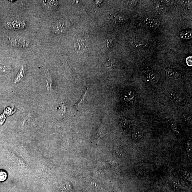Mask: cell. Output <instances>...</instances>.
Listing matches in <instances>:
<instances>
[{"instance_id": "20", "label": "cell", "mask_w": 192, "mask_h": 192, "mask_svg": "<svg viewBox=\"0 0 192 192\" xmlns=\"http://www.w3.org/2000/svg\"><path fill=\"white\" fill-rule=\"evenodd\" d=\"M143 136V133L141 131H136L134 132L132 135V138L134 140H137L141 139Z\"/></svg>"}, {"instance_id": "21", "label": "cell", "mask_w": 192, "mask_h": 192, "mask_svg": "<svg viewBox=\"0 0 192 192\" xmlns=\"http://www.w3.org/2000/svg\"><path fill=\"white\" fill-rule=\"evenodd\" d=\"M16 109L13 107H8L6 108L4 110V113L6 114L7 116L12 115L16 111Z\"/></svg>"}, {"instance_id": "2", "label": "cell", "mask_w": 192, "mask_h": 192, "mask_svg": "<svg viewBox=\"0 0 192 192\" xmlns=\"http://www.w3.org/2000/svg\"><path fill=\"white\" fill-rule=\"evenodd\" d=\"M26 24L23 21L14 20L7 22L5 23V27L11 29H24Z\"/></svg>"}, {"instance_id": "18", "label": "cell", "mask_w": 192, "mask_h": 192, "mask_svg": "<svg viewBox=\"0 0 192 192\" xmlns=\"http://www.w3.org/2000/svg\"><path fill=\"white\" fill-rule=\"evenodd\" d=\"M125 19L122 16L115 15L113 16V21L117 24H122L124 23Z\"/></svg>"}, {"instance_id": "7", "label": "cell", "mask_w": 192, "mask_h": 192, "mask_svg": "<svg viewBox=\"0 0 192 192\" xmlns=\"http://www.w3.org/2000/svg\"><path fill=\"white\" fill-rule=\"evenodd\" d=\"M67 27V23L65 21H59L54 26L52 32L59 33L64 31Z\"/></svg>"}, {"instance_id": "14", "label": "cell", "mask_w": 192, "mask_h": 192, "mask_svg": "<svg viewBox=\"0 0 192 192\" xmlns=\"http://www.w3.org/2000/svg\"><path fill=\"white\" fill-rule=\"evenodd\" d=\"M153 8L156 10V12L159 13H163L165 12L166 10L165 6L160 3L155 4L154 5Z\"/></svg>"}, {"instance_id": "16", "label": "cell", "mask_w": 192, "mask_h": 192, "mask_svg": "<svg viewBox=\"0 0 192 192\" xmlns=\"http://www.w3.org/2000/svg\"><path fill=\"white\" fill-rule=\"evenodd\" d=\"M134 97V93L132 91H127L124 94V98L126 101H131Z\"/></svg>"}, {"instance_id": "4", "label": "cell", "mask_w": 192, "mask_h": 192, "mask_svg": "<svg viewBox=\"0 0 192 192\" xmlns=\"http://www.w3.org/2000/svg\"><path fill=\"white\" fill-rule=\"evenodd\" d=\"M11 44L17 48H25L28 46L30 42L27 40L21 38H13L11 40Z\"/></svg>"}, {"instance_id": "25", "label": "cell", "mask_w": 192, "mask_h": 192, "mask_svg": "<svg viewBox=\"0 0 192 192\" xmlns=\"http://www.w3.org/2000/svg\"><path fill=\"white\" fill-rule=\"evenodd\" d=\"M179 96L178 94L174 92H171L169 94V97L171 101L175 102L176 100L178 98Z\"/></svg>"}, {"instance_id": "1", "label": "cell", "mask_w": 192, "mask_h": 192, "mask_svg": "<svg viewBox=\"0 0 192 192\" xmlns=\"http://www.w3.org/2000/svg\"><path fill=\"white\" fill-rule=\"evenodd\" d=\"M144 23L146 27L151 29L157 28L160 24V22L158 19L154 17H147L144 19Z\"/></svg>"}, {"instance_id": "27", "label": "cell", "mask_w": 192, "mask_h": 192, "mask_svg": "<svg viewBox=\"0 0 192 192\" xmlns=\"http://www.w3.org/2000/svg\"><path fill=\"white\" fill-rule=\"evenodd\" d=\"M138 1H128L127 2V4L130 6L134 7L137 5Z\"/></svg>"}, {"instance_id": "29", "label": "cell", "mask_w": 192, "mask_h": 192, "mask_svg": "<svg viewBox=\"0 0 192 192\" xmlns=\"http://www.w3.org/2000/svg\"><path fill=\"white\" fill-rule=\"evenodd\" d=\"M106 45L108 48H110V47H111L112 45H113L112 41L111 40H107Z\"/></svg>"}, {"instance_id": "5", "label": "cell", "mask_w": 192, "mask_h": 192, "mask_svg": "<svg viewBox=\"0 0 192 192\" xmlns=\"http://www.w3.org/2000/svg\"><path fill=\"white\" fill-rule=\"evenodd\" d=\"M146 79L148 80L152 83L156 84L159 81V77L156 73L149 69L146 70L144 73Z\"/></svg>"}, {"instance_id": "9", "label": "cell", "mask_w": 192, "mask_h": 192, "mask_svg": "<svg viewBox=\"0 0 192 192\" xmlns=\"http://www.w3.org/2000/svg\"><path fill=\"white\" fill-rule=\"evenodd\" d=\"M43 3L45 7L49 9H53L58 5L57 1H43Z\"/></svg>"}, {"instance_id": "10", "label": "cell", "mask_w": 192, "mask_h": 192, "mask_svg": "<svg viewBox=\"0 0 192 192\" xmlns=\"http://www.w3.org/2000/svg\"><path fill=\"white\" fill-rule=\"evenodd\" d=\"M179 36L181 39H189L192 37V32L190 30H185L179 32Z\"/></svg>"}, {"instance_id": "13", "label": "cell", "mask_w": 192, "mask_h": 192, "mask_svg": "<svg viewBox=\"0 0 192 192\" xmlns=\"http://www.w3.org/2000/svg\"><path fill=\"white\" fill-rule=\"evenodd\" d=\"M45 77L46 82V87L47 90L48 92H50L52 86V82L48 70L46 71L45 73Z\"/></svg>"}, {"instance_id": "11", "label": "cell", "mask_w": 192, "mask_h": 192, "mask_svg": "<svg viewBox=\"0 0 192 192\" xmlns=\"http://www.w3.org/2000/svg\"><path fill=\"white\" fill-rule=\"evenodd\" d=\"M88 87L87 86L86 90L84 93L81 96V98H80L79 100H78L77 102L75 105L74 106L77 110H79V108L84 103V101H85V96H86L87 93V91H88Z\"/></svg>"}, {"instance_id": "17", "label": "cell", "mask_w": 192, "mask_h": 192, "mask_svg": "<svg viewBox=\"0 0 192 192\" xmlns=\"http://www.w3.org/2000/svg\"><path fill=\"white\" fill-rule=\"evenodd\" d=\"M131 124L130 120L126 118L122 119L120 121V125L121 127L124 128H128Z\"/></svg>"}, {"instance_id": "19", "label": "cell", "mask_w": 192, "mask_h": 192, "mask_svg": "<svg viewBox=\"0 0 192 192\" xmlns=\"http://www.w3.org/2000/svg\"><path fill=\"white\" fill-rule=\"evenodd\" d=\"M186 102H187V101L184 97L179 96L175 103L179 105L182 106L185 105Z\"/></svg>"}, {"instance_id": "23", "label": "cell", "mask_w": 192, "mask_h": 192, "mask_svg": "<svg viewBox=\"0 0 192 192\" xmlns=\"http://www.w3.org/2000/svg\"><path fill=\"white\" fill-rule=\"evenodd\" d=\"M8 175L5 171L0 170V182H3L7 180Z\"/></svg>"}, {"instance_id": "3", "label": "cell", "mask_w": 192, "mask_h": 192, "mask_svg": "<svg viewBox=\"0 0 192 192\" xmlns=\"http://www.w3.org/2000/svg\"><path fill=\"white\" fill-rule=\"evenodd\" d=\"M129 44L131 48L135 49H141L145 48L147 44L144 41L138 38H131L129 41Z\"/></svg>"}, {"instance_id": "6", "label": "cell", "mask_w": 192, "mask_h": 192, "mask_svg": "<svg viewBox=\"0 0 192 192\" xmlns=\"http://www.w3.org/2000/svg\"><path fill=\"white\" fill-rule=\"evenodd\" d=\"M165 73L168 77L173 79H179L181 74L179 71L173 68H168L165 70Z\"/></svg>"}, {"instance_id": "8", "label": "cell", "mask_w": 192, "mask_h": 192, "mask_svg": "<svg viewBox=\"0 0 192 192\" xmlns=\"http://www.w3.org/2000/svg\"><path fill=\"white\" fill-rule=\"evenodd\" d=\"M24 67H23V66H22L21 67L18 74H17L15 78L14 82H13V84L14 85H16L17 83L21 82L23 79V77H24Z\"/></svg>"}, {"instance_id": "26", "label": "cell", "mask_w": 192, "mask_h": 192, "mask_svg": "<svg viewBox=\"0 0 192 192\" xmlns=\"http://www.w3.org/2000/svg\"><path fill=\"white\" fill-rule=\"evenodd\" d=\"M6 118V117L4 113L0 115V125H3V124L4 123Z\"/></svg>"}, {"instance_id": "22", "label": "cell", "mask_w": 192, "mask_h": 192, "mask_svg": "<svg viewBox=\"0 0 192 192\" xmlns=\"http://www.w3.org/2000/svg\"><path fill=\"white\" fill-rule=\"evenodd\" d=\"M11 67L9 65H0V72L4 73H9Z\"/></svg>"}, {"instance_id": "24", "label": "cell", "mask_w": 192, "mask_h": 192, "mask_svg": "<svg viewBox=\"0 0 192 192\" xmlns=\"http://www.w3.org/2000/svg\"><path fill=\"white\" fill-rule=\"evenodd\" d=\"M59 110L60 115L62 116H64L65 114L66 106L64 104H62L60 105L59 107Z\"/></svg>"}, {"instance_id": "30", "label": "cell", "mask_w": 192, "mask_h": 192, "mask_svg": "<svg viewBox=\"0 0 192 192\" xmlns=\"http://www.w3.org/2000/svg\"><path fill=\"white\" fill-rule=\"evenodd\" d=\"M174 1H165V3H166V4L169 5H171L174 4Z\"/></svg>"}, {"instance_id": "28", "label": "cell", "mask_w": 192, "mask_h": 192, "mask_svg": "<svg viewBox=\"0 0 192 192\" xmlns=\"http://www.w3.org/2000/svg\"><path fill=\"white\" fill-rule=\"evenodd\" d=\"M192 56H189L186 59V63H187V66H189V67H191L192 66Z\"/></svg>"}, {"instance_id": "12", "label": "cell", "mask_w": 192, "mask_h": 192, "mask_svg": "<svg viewBox=\"0 0 192 192\" xmlns=\"http://www.w3.org/2000/svg\"><path fill=\"white\" fill-rule=\"evenodd\" d=\"M103 131H104V127L103 125H101L93 135V140L95 141L98 140L103 135Z\"/></svg>"}, {"instance_id": "15", "label": "cell", "mask_w": 192, "mask_h": 192, "mask_svg": "<svg viewBox=\"0 0 192 192\" xmlns=\"http://www.w3.org/2000/svg\"><path fill=\"white\" fill-rule=\"evenodd\" d=\"M115 66V62L111 59H109L105 64L104 67L106 70L109 71L112 70Z\"/></svg>"}]
</instances>
